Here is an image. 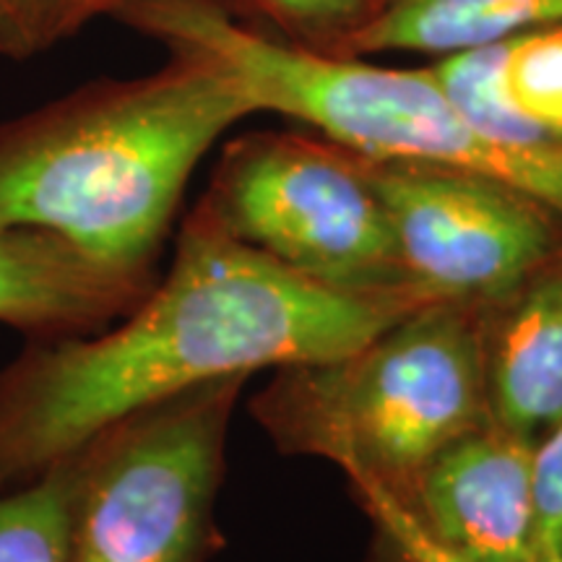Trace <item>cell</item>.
<instances>
[{"mask_svg":"<svg viewBox=\"0 0 562 562\" xmlns=\"http://www.w3.org/2000/svg\"><path fill=\"white\" fill-rule=\"evenodd\" d=\"M323 286L250 248L199 201L170 271L110 331L26 341L0 370V490L112 419L216 378L321 362L427 305Z\"/></svg>","mask_w":562,"mask_h":562,"instance_id":"6da1fadb","label":"cell"},{"mask_svg":"<svg viewBox=\"0 0 562 562\" xmlns=\"http://www.w3.org/2000/svg\"><path fill=\"white\" fill-rule=\"evenodd\" d=\"M250 115L227 70L180 53L138 79L70 91L0 123V227L55 232L154 277L195 167Z\"/></svg>","mask_w":562,"mask_h":562,"instance_id":"7a4b0ae2","label":"cell"},{"mask_svg":"<svg viewBox=\"0 0 562 562\" xmlns=\"http://www.w3.org/2000/svg\"><path fill=\"white\" fill-rule=\"evenodd\" d=\"M117 19L167 53L227 70L256 112L311 125L364 159L490 175L529 193L562 222V144L513 149L487 138L427 66H381L277 40L237 19L222 0H136Z\"/></svg>","mask_w":562,"mask_h":562,"instance_id":"3957f363","label":"cell"},{"mask_svg":"<svg viewBox=\"0 0 562 562\" xmlns=\"http://www.w3.org/2000/svg\"><path fill=\"white\" fill-rule=\"evenodd\" d=\"M480 311L435 300L362 347L279 368L250 414L281 453L404 497L442 448L487 422Z\"/></svg>","mask_w":562,"mask_h":562,"instance_id":"277c9868","label":"cell"},{"mask_svg":"<svg viewBox=\"0 0 562 562\" xmlns=\"http://www.w3.org/2000/svg\"><path fill=\"white\" fill-rule=\"evenodd\" d=\"M248 378L138 406L74 456L66 562H209L229 419Z\"/></svg>","mask_w":562,"mask_h":562,"instance_id":"5b68a950","label":"cell"},{"mask_svg":"<svg viewBox=\"0 0 562 562\" xmlns=\"http://www.w3.org/2000/svg\"><path fill=\"white\" fill-rule=\"evenodd\" d=\"M201 203L237 240L323 286L425 297L404 277L362 157L328 138L269 131L232 140Z\"/></svg>","mask_w":562,"mask_h":562,"instance_id":"8992f818","label":"cell"},{"mask_svg":"<svg viewBox=\"0 0 562 562\" xmlns=\"http://www.w3.org/2000/svg\"><path fill=\"white\" fill-rule=\"evenodd\" d=\"M398 263L427 300L487 305L554 261L562 222L490 175L364 159Z\"/></svg>","mask_w":562,"mask_h":562,"instance_id":"52a82bcc","label":"cell"},{"mask_svg":"<svg viewBox=\"0 0 562 562\" xmlns=\"http://www.w3.org/2000/svg\"><path fill=\"white\" fill-rule=\"evenodd\" d=\"M531 448L487 419L442 448L396 501L427 537L461 558L533 562L539 531Z\"/></svg>","mask_w":562,"mask_h":562,"instance_id":"ba28073f","label":"cell"},{"mask_svg":"<svg viewBox=\"0 0 562 562\" xmlns=\"http://www.w3.org/2000/svg\"><path fill=\"white\" fill-rule=\"evenodd\" d=\"M154 281L115 269L55 232L0 227V323L26 341L102 331L128 315Z\"/></svg>","mask_w":562,"mask_h":562,"instance_id":"9c48e42d","label":"cell"},{"mask_svg":"<svg viewBox=\"0 0 562 562\" xmlns=\"http://www.w3.org/2000/svg\"><path fill=\"white\" fill-rule=\"evenodd\" d=\"M480 347L487 419L537 442L562 419V266L482 305Z\"/></svg>","mask_w":562,"mask_h":562,"instance_id":"30bf717a","label":"cell"},{"mask_svg":"<svg viewBox=\"0 0 562 562\" xmlns=\"http://www.w3.org/2000/svg\"><path fill=\"white\" fill-rule=\"evenodd\" d=\"M427 68L487 138L513 149L562 144V24L442 55Z\"/></svg>","mask_w":562,"mask_h":562,"instance_id":"8fae6325","label":"cell"},{"mask_svg":"<svg viewBox=\"0 0 562 562\" xmlns=\"http://www.w3.org/2000/svg\"><path fill=\"white\" fill-rule=\"evenodd\" d=\"M552 24H562V0H381L331 53L442 58Z\"/></svg>","mask_w":562,"mask_h":562,"instance_id":"7c38bea8","label":"cell"},{"mask_svg":"<svg viewBox=\"0 0 562 562\" xmlns=\"http://www.w3.org/2000/svg\"><path fill=\"white\" fill-rule=\"evenodd\" d=\"M74 456L0 490V562H66Z\"/></svg>","mask_w":562,"mask_h":562,"instance_id":"4fadbf2b","label":"cell"},{"mask_svg":"<svg viewBox=\"0 0 562 562\" xmlns=\"http://www.w3.org/2000/svg\"><path fill=\"white\" fill-rule=\"evenodd\" d=\"M232 5L235 0H222ZM263 13L286 32V40L336 50L351 32L360 30L381 5V0H237Z\"/></svg>","mask_w":562,"mask_h":562,"instance_id":"5bb4252c","label":"cell"},{"mask_svg":"<svg viewBox=\"0 0 562 562\" xmlns=\"http://www.w3.org/2000/svg\"><path fill=\"white\" fill-rule=\"evenodd\" d=\"M375 529L372 562H472L435 542L389 492L370 482H349Z\"/></svg>","mask_w":562,"mask_h":562,"instance_id":"9a60e30c","label":"cell"},{"mask_svg":"<svg viewBox=\"0 0 562 562\" xmlns=\"http://www.w3.org/2000/svg\"><path fill=\"white\" fill-rule=\"evenodd\" d=\"M531 492L539 544L562 550V419L533 442Z\"/></svg>","mask_w":562,"mask_h":562,"instance_id":"2e32d148","label":"cell"},{"mask_svg":"<svg viewBox=\"0 0 562 562\" xmlns=\"http://www.w3.org/2000/svg\"><path fill=\"white\" fill-rule=\"evenodd\" d=\"M47 47L40 0H0V55L26 60Z\"/></svg>","mask_w":562,"mask_h":562,"instance_id":"e0dca14e","label":"cell"},{"mask_svg":"<svg viewBox=\"0 0 562 562\" xmlns=\"http://www.w3.org/2000/svg\"><path fill=\"white\" fill-rule=\"evenodd\" d=\"M133 3L136 0H40L47 45L70 37L81 26H87L91 19L102 16V13L117 16V13Z\"/></svg>","mask_w":562,"mask_h":562,"instance_id":"ac0fdd59","label":"cell"},{"mask_svg":"<svg viewBox=\"0 0 562 562\" xmlns=\"http://www.w3.org/2000/svg\"><path fill=\"white\" fill-rule=\"evenodd\" d=\"M533 562H562V550H554V547L539 544L537 560H533Z\"/></svg>","mask_w":562,"mask_h":562,"instance_id":"d6986e66","label":"cell"}]
</instances>
